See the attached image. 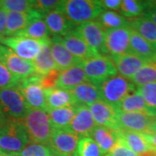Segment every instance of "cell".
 I'll return each instance as SVG.
<instances>
[{
	"label": "cell",
	"instance_id": "obj_16",
	"mask_svg": "<svg viewBox=\"0 0 156 156\" xmlns=\"http://www.w3.org/2000/svg\"><path fill=\"white\" fill-rule=\"evenodd\" d=\"M110 58L120 76L127 78L128 80L133 77L139 71L140 69L147 62L145 59L130 52L119 56H110Z\"/></svg>",
	"mask_w": 156,
	"mask_h": 156
},
{
	"label": "cell",
	"instance_id": "obj_10",
	"mask_svg": "<svg viewBox=\"0 0 156 156\" xmlns=\"http://www.w3.org/2000/svg\"><path fill=\"white\" fill-rule=\"evenodd\" d=\"M80 138L68 128H54L48 147L56 154L76 156Z\"/></svg>",
	"mask_w": 156,
	"mask_h": 156
},
{
	"label": "cell",
	"instance_id": "obj_38",
	"mask_svg": "<svg viewBox=\"0 0 156 156\" xmlns=\"http://www.w3.org/2000/svg\"><path fill=\"white\" fill-rule=\"evenodd\" d=\"M64 0H36L34 1V10L44 17L46 14L54 11H61Z\"/></svg>",
	"mask_w": 156,
	"mask_h": 156
},
{
	"label": "cell",
	"instance_id": "obj_4",
	"mask_svg": "<svg viewBox=\"0 0 156 156\" xmlns=\"http://www.w3.org/2000/svg\"><path fill=\"white\" fill-rule=\"evenodd\" d=\"M101 101H103L117 108L121 101L137 89L130 80L116 75L98 85Z\"/></svg>",
	"mask_w": 156,
	"mask_h": 156
},
{
	"label": "cell",
	"instance_id": "obj_39",
	"mask_svg": "<svg viewBox=\"0 0 156 156\" xmlns=\"http://www.w3.org/2000/svg\"><path fill=\"white\" fill-rule=\"evenodd\" d=\"M21 80L13 76L10 70L0 62V90L18 87Z\"/></svg>",
	"mask_w": 156,
	"mask_h": 156
},
{
	"label": "cell",
	"instance_id": "obj_30",
	"mask_svg": "<svg viewBox=\"0 0 156 156\" xmlns=\"http://www.w3.org/2000/svg\"><path fill=\"white\" fill-rule=\"evenodd\" d=\"M50 35L51 34L45 23L44 17H38L34 19L29 24L28 27L24 29L17 36L25 37L36 40H50L52 37H50Z\"/></svg>",
	"mask_w": 156,
	"mask_h": 156
},
{
	"label": "cell",
	"instance_id": "obj_7",
	"mask_svg": "<svg viewBox=\"0 0 156 156\" xmlns=\"http://www.w3.org/2000/svg\"><path fill=\"white\" fill-rule=\"evenodd\" d=\"M50 40H36L21 36L1 37L0 44L10 48L23 59L32 62L37 56L43 46Z\"/></svg>",
	"mask_w": 156,
	"mask_h": 156
},
{
	"label": "cell",
	"instance_id": "obj_26",
	"mask_svg": "<svg viewBox=\"0 0 156 156\" xmlns=\"http://www.w3.org/2000/svg\"><path fill=\"white\" fill-rule=\"evenodd\" d=\"M118 131L97 126V125L94 128L90 137L99 146L103 155L106 154L108 151L111 150L112 147L116 143L117 138H118Z\"/></svg>",
	"mask_w": 156,
	"mask_h": 156
},
{
	"label": "cell",
	"instance_id": "obj_44",
	"mask_svg": "<svg viewBox=\"0 0 156 156\" xmlns=\"http://www.w3.org/2000/svg\"><path fill=\"white\" fill-rule=\"evenodd\" d=\"M142 16L149 19L156 25V2H152L150 7L146 11V12Z\"/></svg>",
	"mask_w": 156,
	"mask_h": 156
},
{
	"label": "cell",
	"instance_id": "obj_15",
	"mask_svg": "<svg viewBox=\"0 0 156 156\" xmlns=\"http://www.w3.org/2000/svg\"><path fill=\"white\" fill-rule=\"evenodd\" d=\"M76 115L68 128L76 134L80 139L90 137L94 128L96 127L90 109L86 105L79 104L76 105Z\"/></svg>",
	"mask_w": 156,
	"mask_h": 156
},
{
	"label": "cell",
	"instance_id": "obj_19",
	"mask_svg": "<svg viewBox=\"0 0 156 156\" xmlns=\"http://www.w3.org/2000/svg\"><path fill=\"white\" fill-rule=\"evenodd\" d=\"M44 20L52 37H64L76 28V25L70 22L62 11H51L45 15Z\"/></svg>",
	"mask_w": 156,
	"mask_h": 156
},
{
	"label": "cell",
	"instance_id": "obj_41",
	"mask_svg": "<svg viewBox=\"0 0 156 156\" xmlns=\"http://www.w3.org/2000/svg\"><path fill=\"white\" fill-rule=\"evenodd\" d=\"M59 76H60V70L57 69H52L51 71L44 76H40V84L45 91L55 89L57 86Z\"/></svg>",
	"mask_w": 156,
	"mask_h": 156
},
{
	"label": "cell",
	"instance_id": "obj_43",
	"mask_svg": "<svg viewBox=\"0 0 156 156\" xmlns=\"http://www.w3.org/2000/svg\"><path fill=\"white\" fill-rule=\"evenodd\" d=\"M99 4L103 10L115 11L116 10H120L122 0H101Z\"/></svg>",
	"mask_w": 156,
	"mask_h": 156
},
{
	"label": "cell",
	"instance_id": "obj_25",
	"mask_svg": "<svg viewBox=\"0 0 156 156\" xmlns=\"http://www.w3.org/2000/svg\"><path fill=\"white\" fill-rule=\"evenodd\" d=\"M45 94L47 107L50 109L77 105L76 101H75L71 93L69 90L55 88L50 90H46Z\"/></svg>",
	"mask_w": 156,
	"mask_h": 156
},
{
	"label": "cell",
	"instance_id": "obj_49",
	"mask_svg": "<svg viewBox=\"0 0 156 156\" xmlns=\"http://www.w3.org/2000/svg\"><path fill=\"white\" fill-rule=\"evenodd\" d=\"M148 133H154V134H156V117L154 118L153 123L151 124V127L150 128H149Z\"/></svg>",
	"mask_w": 156,
	"mask_h": 156
},
{
	"label": "cell",
	"instance_id": "obj_12",
	"mask_svg": "<svg viewBox=\"0 0 156 156\" xmlns=\"http://www.w3.org/2000/svg\"><path fill=\"white\" fill-rule=\"evenodd\" d=\"M97 126L112 130H122L119 124V109L103 101H98L89 106Z\"/></svg>",
	"mask_w": 156,
	"mask_h": 156
},
{
	"label": "cell",
	"instance_id": "obj_37",
	"mask_svg": "<svg viewBox=\"0 0 156 156\" xmlns=\"http://www.w3.org/2000/svg\"><path fill=\"white\" fill-rule=\"evenodd\" d=\"M0 5L7 12L28 13L34 10V1L30 0H0Z\"/></svg>",
	"mask_w": 156,
	"mask_h": 156
},
{
	"label": "cell",
	"instance_id": "obj_28",
	"mask_svg": "<svg viewBox=\"0 0 156 156\" xmlns=\"http://www.w3.org/2000/svg\"><path fill=\"white\" fill-rule=\"evenodd\" d=\"M50 44V40L43 46L37 56L32 61L37 75L44 76L45 74L51 71L52 69H57L56 62L51 55Z\"/></svg>",
	"mask_w": 156,
	"mask_h": 156
},
{
	"label": "cell",
	"instance_id": "obj_13",
	"mask_svg": "<svg viewBox=\"0 0 156 156\" xmlns=\"http://www.w3.org/2000/svg\"><path fill=\"white\" fill-rule=\"evenodd\" d=\"M130 35L131 28L107 30L105 33V50L109 56H119L130 52Z\"/></svg>",
	"mask_w": 156,
	"mask_h": 156
},
{
	"label": "cell",
	"instance_id": "obj_3",
	"mask_svg": "<svg viewBox=\"0 0 156 156\" xmlns=\"http://www.w3.org/2000/svg\"><path fill=\"white\" fill-rule=\"evenodd\" d=\"M68 19L76 26L96 20L104 11L99 1L93 0H64L61 10Z\"/></svg>",
	"mask_w": 156,
	"mask_h": 156
},
{
	"label": "cell",
	"instance_id": "obj_17",
	"mask_svg": "<svg viewBox=\"0 0 156 156\" xmlns=\"http://www.w3.org/2000/svg\"><path fill=\"white\" fill-rule=\"evenodd\" d=\"M38 17H44V16L35 10L28 13L7 12V22L4 37L17 36L24 29L27 28L34 19Z\"/></svg>",
	"mask_w": 156,
	"mask_h": 156
},
{
	"label": "cell",
	"instance_id": "obj_1",
	"mask_svg": "<svg viewBox=\"0 0 156 156\" xmlns=\"http://www.w3.org/2000/svg\"><path fill=\"white\" fill-rule=\"evenodd\" d=\"M30 142L28 134L21 121H8L0 128V154L19 155Z\"/></svg>",
	"mask_w": 156,
	"mask_h": 156
},
{
	"label": "cell",
	"instance_id": "obj_8",
	"mask_svg": "<svg viewBox=\"0 0 156 156\" xmlns=\"http://www.w3.org/2000/svg\"><path fill=\"white\" fill-rule=\"evenodd\" d=\"M74 31L97 54L108 56L104 46L106 30L98 20L82 23Z\"/></svg>",
	"mask_w": 156,
	"mask_h": 156
},
{
	"label": "cell",
	"instance_id": "obj_42",
	"mask_svg": "<svg viewBox=\"0 0 156 156\" xmlns=\"http://www.w3.org/2000/svg\"><path fill=\"white\" fill-rule=\"evenodd\" d=\"M103 156H138L134 152L129 149L127 146L124 144L120 137L118 136L116 143L111 148V150L108 151L106 154Z\"/></svg>",
	"mask_w": 156,
	"mask_h": 156
},
{
	"label": "cell",
	"instance_id": "obj_35",
	"mask_svg": "<svg viewBox=\"0 0 156 156\" xmlns=\"http://www.w3.org/2000/svg\"><path fill=\"white\" fill-rule=\"evenodd\" d=\"M137 91L145 101L147 114L156 117V83L146 84L137 88Z\"/></svg>",
	"mask_w": 156,
	"mask_h": 156
},
{
	"label": "cell",
	"instance_id": "obj_48",
	"mask_svg": "<svg viewBox=\"0 0 156 156\" xmlns=\"http://www.w3.org/2000/svg\"><path fill=\"white\" fill-rule=\"evenodd\" d=\"M138 156H156V149L151 148V149L146 151L142 154H138Z\"/></svg>",
	"mask_w": 156,
	"mask_h": 156
},
{
	"label": "cell",
	"instance_id": "obj_51",
	"mask_svg": "<svg viewBox=\"0 0 156 156\" xmlns=\"http://www.w3.org/2000/svg\"><path fill=\"white\" fill-rule=\"evenodd\" d=\"M0 156H4V155H2V154H0Z\"/></svg>",
	"mask_w": 156,
	"mask_h": 156
},
{
	"label": "cell",
	"instance_id": "obj_18",
	"mask_svg": "<svg viewBox=\"0 0 156 156\" xmlns=\"http://www.w3.org/2000/svg\"><path fill=\"white\" fill-rule=\"evenodd\" d=\"M50 47L51 55L56 62V68L60 71L65 70L82 62L78 60L76 57H75L65 48V46L62 42L61 37H52L50 39Z\"/></svg>",
	"mask_w": 156,
	"mask_h": 156
},
{
	"label": "cell",
	"instance_id": "obj_46",
	"mask_svg": "<svg viewBox=\"0 0 156 156\" xmlns=\"http://www.w3.org/2000/svg\"><path fill=\"white\" fill-rule=\"evenodd\" d=\"M147 143L149 144L152 148L156 149V134L154 133H144L143 134Z\"/></svg>",
	"mask_w": 156,
	"mask_h": 156
},
{
	"label": "cell",
	"instance_id": "obj_6",
	"mask_svg": "<svg viewBox=\"0 0 156 156\" xmlns=\"http://www.w3.org/2000/svg\"><path fill=\"white\" fill-rule=\"evenodd\" d=\"M82 64L89 82L96 86L118 74L110 56L98 55L83 61Z\"/></svg>",
	"mask_w": 156,
	"mask_h": 156
},
{
	"label": "cell",
	"instance_id": "obj_14",
	"mask_svg": "<svg viewBox=\"0 0 156 156\" xmlns=\"http://www.w3.org/2000/svg\"><path fill=\"white\" fill-rule=\"evenodd\" d=\"M120 111V110H119ZM147 113L140 112H119V124L122 130L137 133H148L151 124L154 120Z\"/></svg>",
	"mask_w": 156,
	"mask_h": 156
},
{
	"label": "cell",
	"instance_id": "obj_45",
	"mask_svg": "<svg viewBox=\"0 0 156 156\" xmlns=\"http://www.w3.org/2000/svg\"><path fill=\"white\" fill-rule=\"evenodd\" d=\"M7 22V11L3 8H0V37L5 36Z\"/></svg>",
	"mask_w": 156,
	"mask_h": 156
},
{
	"label": "cell",
	"instance_id": "obj_52",
	"mask_svg": "<svg viewBox=\"0 0 156 156\" xmlns=\"http://www.w3.org/2000/svg\"><path fill=\"white\" fill-rule=\"evenodd\" d=\"M14 156H19V155H14Z\"/></svg>",
	"mask_w": 156,
	"mask_h": 156
},
{
	"label": "cell",
	"instance_id": "obj_9",
	"mask_svg": "<svg viewBox=\"0 0 156 156\" xmlns=\"http://www.w3.org/2000/svg\"><path fill=\"white\" fill-rule=\"evenodd\" d=\"M24 100L30 109L47 110L45 90L40 84V76L34 75L23 79L18 86Z\"/></svg>",
	"mask_w": 156,
	"mask_h": 156
},
{
	"label": "cell",
	"instance_id": "obj_20",
	"mask_svg": "<svg viewBox=\"0 0 156 156\" xmlns=\"http://www.w3.org/2000/svg\"><path fill=\"white\" fill-rule=\"evenodd\" d=\"M61 38L65 48L80 61H85L99 55L95 50H92L75 31L67 34L64 37H61Z\"/></svg>",
	"mask_w": 156,
	"mask_h": 156
},
{
	"label": "cell",
	"instance_id": "obj_11",
	"mask_svg": "<svg viewBox=\"0 0 156 156\" xmlns=\"http://www.w3.org/2000/svg\"><path fill=\"white\" fill-rule=\"evenodd\" d=\"M0 62L21 81L37 75L32 62L23 59L10 48L2 44H0Z\"/></svg>",
	"mask_w": 156,
	"mask_h": 156
},
{
	"label": "cell",
	"instance_id": "obj_34",
	"mask_svg": "<svg viewBox=\"0 0 156 156\" xmlns=\"http://www.w3.org/2000/svg\"><path fill=\"white\" fill-rule=\"evenodd\" d=\"M117 108L122 112H140L147 114L145 101L137 90L127 95L118 105Z\"/></svg>",
	"mask_w": 156,
	"mask_h": 156
},
{
	"label": "cell",
	"instance_id": "obj_50",
	"mask_svg": "<svg viewBox=\"0 0 156 156\" xmlns=\"http://www.w3.org/2000/svg\"><path fill=\"white\" fill-rule=\"evenodd\" d=\"M51 156H61V155H59V154H55L54 152H52V154H51Z\"/></svg>",
	"mask_w": 156,
	"mask_h": 156
},
{
	"label": "cell",
	"instance_id": "obj_32",
	"mask_svg": "<svg viewBox=\"0 0 156 156\" xmlns=\"http://www.w3.org/2000/svg\"><path fill=\"white\" fill-rule=\"evenodd\" d=\"M96 20H98L101 23V24L104 27L106 30L125 28L129 26L128 19L116 11L104 10Z\"/></svg>",
	"mask_w": 156,
	"mask_h": 156
},
{
	"label": "cell",
	"instance_id": "obj_2",
	"mask_svg": "<svg viewBox=\"0 0 156 156\" xmlns=\"http://www.w3.org/2000/svg\"><path fill=\"white\" fill-rule=\"evenodd\" d=\"M21 122L30 142L48 146L54 128L47 112L41 109H30Z\"/></svg>",
	"mask_w": 156,
	"mask_h": 156
},
{
	"label": "cell",
	"instance_id": "obj_21",
	"mask_svg": "<svg viewBox=\"0 0 156 156\" xmlns=\"http://www.w3.org/2000/svg\"><path fill=\"white\" fill-rule=\"evenodd\" d=\"M86 82H89V80L84 72L82 62H80L72 67L60 71V76L57 82L56 88L71 90L78 85Z\"/></svg>",
	"mask_w": 156,
	"mask_h": 156
},
{
	"label": "cell",
	"instance_id": "obj_24",
	"mask_svg": "<svg viewBox=\"0 0 156 156\" xmlns=\"http://www.w3.org/2000/svg\"><path fill=\"white\" fill-rule=\"evenodd\" d=\"M129 49H130V53H133L147 61L156 59L155 49L132 29L130 35Z\"/></svg>",
	"mask_w": 156,
	"mask_h": 156
},
{
	"label": "cell",
	"instance_id": "obj_27",
	"mask_svg": "<svg viewBox=\"0 0 156 156\" xmlns=\"http://www.w3.org/2000/svg\"><path fill=\"white\" fill-rule=\"evenodd\" d=\"M118 136L124 142V144L137 155L152 148L142 133L128 130H119Z\"/></svg>",
	"mask_w": 156,
	"mask_h": 156
},
{
	"label": "cell",
	"instance_id": "obj_33",
	"mask_svg": "<svg viewBox=\"0 0 156 156\" xmlns=\"http://www.w3.org/2000/svg\"><path fill=\"white\" fill-rule=\"evenodd\" d=\"M152 2L149 1H135L123 0L120 7V11L123 17L129 19L142 16L146 11L150 7Z\"/></svg>",
	"mask_w": 156,
	"mask_h": 156
},
{
	"label": "cell",
	"instance_id": "obj_5",
	"mask_svg": "<svg viewBox=\"0 0 156 156\" xmlns=\"http://www.w3.org/2000/svg\"><path fill=\"white\" fill-rule=\"evenodd\" d=\"M0 108L8 121H22L30 110L18 87L0 90Z\"/></svg>",
	"mask_w": 156,
	"mask_h": 156
},
{
	"label": "cell",
	"instance_id": "obj_29",
	"mask_svg": "<svg viewBox=\"0 0 156 156\" xmlns=\"http://www.w3.org/2000/svg\"><path fill=\"white\" fill-rule=\"evenodd\" d=\"M76 106L64 107L60 108L50 109L48 108L46 112L50 117V122L54 128H68L76 115Z\"/></svg>",
	"mask_w": 156,
	"mask_h": 156
},
{
	"label": "cell",
	"instance_id": "obj_36",
	"mask_svg": "<svg viewBox=\"0 0 156 156\" xmlns=\"http://www.w3.org/2000/svg\"><path fill=\"white\" fill-rule=\"evenodd\" d=\"M76 156H103V154L91 137H84L79 140Z\"/></svg>",
	"mask_w": 156,
	"mask_h": 156
},
{
	"label": "cell",
	"instance_id": "obj_23",
	"mask_svg": "<svg viewBox=\"0 0 156 156\" xmlns=\"http://www.w3.org/2000/svg\"><path fill=\"white\" fill-rule=\"evenodd\" d=\"M129 27L147 41L156 50V25L144 16L128 19Z\"/></svg>",
	"mask_w": 156,
	"mask_h": 156
},
{
	"label": "cell",
	"instance_id": "obj_22",
	"mask_svg": "<svg viewBox=\"0 0 156 156\" xmlns=\"http://www.w3.org/2000/svg\"><path fill=\"white\" fill-rule=\"evenodd\" d=\"M69 91L71 93L77 105H86L89 107L95 103L96 101H101L98 86L91 83L90 82L80 84Z\"/></svg>",
	"mask_w": 156,
	"mask_h": 156
},
{
	"label": "cell",
	"instance_id": "obj_40",
	"mask_svg": "<svg viewBox=\"0 0 156 156\" xmlns=\"http://www.w3.org/2000/svg\"><path fill=\"white\" fill-rule=\"evenodd\" d=\"M52 151L48 146L29 142L19 156H51Z\"/></svg>",
	"mask_w": 156,
	"mask_h": 156
},
{
	"label": "cell",
	"instance_id": "obj_47",
	"mask_svg": "<svg viewBox=\"0 0 156 156\" xmlns=\"http://www.w3.org/2000/svg\"><path fill=\"white\" fill-rule=\"evenodd\" d=\"M7 122H8V120H7V118L5 115V114L3 113L1 108H0V128H2Z\"/></svg>",
	"mask_w": 156,
	"mask_h": 156
},
{
	"label": "cell",
	"instance_id": "obj_31",
	"mask_svg": "<svg viewBox=\"0 0 156 156\" xmlns=\"http://www.w3.org/2000/svg\"><path fill=\"white\" fill-rule=\"evenodd\" d=\"M130 81L138 88L146 84L156 83V59L147 62Z\"/></svg>",
	"mask_w": 156,
	"mask_h": 156
}]
</instances>
